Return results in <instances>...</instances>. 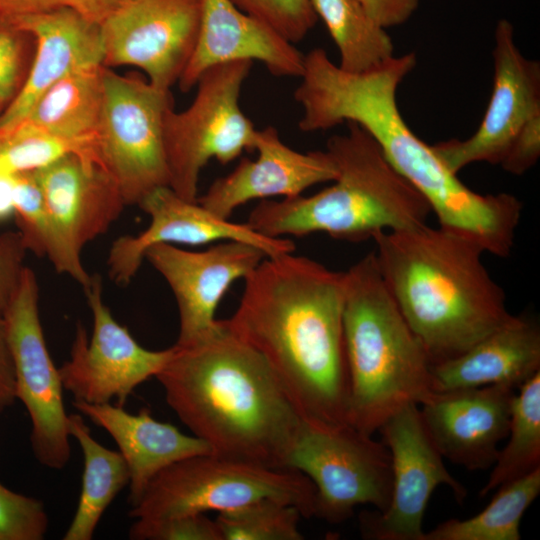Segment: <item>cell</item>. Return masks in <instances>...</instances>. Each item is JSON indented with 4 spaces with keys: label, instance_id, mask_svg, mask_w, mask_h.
I'll use <instances>...</instances> for the list:
<instances>
[{
    "label": "cell",
    "instance_id": "cell-1",
    "mask_svg": "<svg viewBox=\"0 0 540 540\" xmlns=\"http://www.w3.org/2000/svg\"><path fill=\"white\" fill-rule=\"evenodd\" d=\"M413 52L393 56L361 73L341 69L322 48L304 54L294 99L302 108L298 127L323 131L353 122L378 143L388 162L427 201L439 227L477 243L484 252L508 257L523 204L510 193L483 195L467 187L405 122L397 90L414 69Z\"/></svg>",
    "mask_w": 540,
    "mask_h": 540
},
{
    "label": "cell",
    "instance_id": "cell-2",
    "mask_svg": "<svg viewBox=\"0 0 540 540\" xmlns=\"http://www.w3.org/2000/svg\"><path fill=\"white\" fill-rule=\"evenodd\" d=\"M244 280L229 329L265 359L304 420L349 424L344 271L289 252L265 257Z\"/></svg>",
    "mask_w": 540,
    "mask_h": 540
},
{
    "label": "cell",
    "instance_id": "cell-3",
    "mask_svg": "<svg viewBox=\"0 0 540 540\" xmlns=\"http://www.w3.org/2000/svg\"><path fill=\"white\" fill-rule=\"evenodd\" d=\"M155 378L170 408L213 454L287 469L303 418L269 364L225 320L174 344Z\"/></svg>",
    "mask_w": 540,
    "mask_h": 540
},
{
    "label": "cell",
    "instance_id": "cell-4",
    "mask_svg": "<svg viewBox=\"0 0 540 540\" xmlns=\"http://www.w3.org/2000/svg\"><path fill=\"white\" fill-rule=\"evenodd\" d=\"M373 240L382 279L432 365L462 354L511 317L477 243L427 224Z\"/></svg>",
    "mask_w": 540,
    "mask_h": 540
},
{
    "label": "cell",
    "instance_id": "cell-5",
    "mask_svg": "<svg viewBox=\"0 0 540 540\" xmlns=\"http://www.w3.org/2000/svg\"><path fill=\"white\" fill-rule=\"evenodd\" d=\"M345 124L347 132L326 143L338 172L333 183L310 196L261 200L246 222L253 230L272 238L321 232L362 242L381 232L427 224L431 209L423 196L392 167L365 129Z\"/></svg>",
    "mask_w": 540,
    "mask_h": 540
},
{
    "label": "cell",
    "instance_id": "cell-6",
    "mask_svg": "<svg viewBox=\"0 0 540 540\" xmlns=\"http://www.w3.org/2000/svg\"><path fill=\"white\" fill-rule=\"evenodd\" d=\"M343 327L349 425L373 435L433 392L432 363L389 293L374 251L344 271Z\"/></svg>",
    "mask_w": 540,
    "mask_h": 540
},
{
    "label": "cell",
    "instance_id": "cell-7",
    "mask_svg": "<svg viewBox=\"0 0 540 540\" xmlns=\"http://www.w3.org/2000/svg\"><path fill=\"white\" fill-rule=\"evenodd\" d=\"M315 494L312 482L298 471L205 453L161 471L128 514L134 519H155L221 513L257 500L275 499L296 506L308 518L314 516Z\"/></svg>",
    "mask_w": 540,
    "mask_h": 540
},
{
    "label": "cell",
    "instance_id": "cell-8",
    "mask_svg": "<svg viewBox=\"0 0 540 540\" xmlns=\"http://www.w3.org/2000/svg\"><path fill=\"white\" fill-rule=\"evenodd\" d=\"M253 62L218 64L196 83L190 105L171 108L164 121V148L169 187L197 201L200 173L211 159L226 165L243 151L254 150L257 130L240 106V95Z\"/></svg>",
    "mask_w": 540,
    "mask_h": 540
},
{
    "label": "cell",
    "instance_id": "cell-9",
    "mask_svg": "<svg viewBox=\"0 0 540 540\" xmlns=\"http://www.w3.org/2000/svg\"><path fill=\"white\" fill-rule=\"evenodd\" d=\"M102 80L98 159L126 206H138L155 189L169 186L164 121L173 97L136 73L123 75L103 66Z\"/></svg>",
    "mask_w": 540,
    "mask_h": 540
},
{
    "label": "cell",
    "instance_id": "cell-10",
    "mask_svg": "<svg viewBox=\"0 0 540 540\" xmlns=\"http://www.w3.org/2000/svg\"><path fill=\"white\" fill-rule=\"evenodd\" d=\"M287 469L304 474L315 487L314 516L341 523L363 504L383 511L390 502V454L382 441L353 426H329L303 419Z\"/></svg>",
    "mask_w": 540,
    "mask_h": 540
},
{
    "label": "cell",
    "instance_id": "cell-11",
    "mask_svg": "<svg viewBox=\"0 0 540 540\" xmlns=\"http://www.w3.org/2000/svg\"><path fill=\"white\" fill-rule=\"evenodd\" d=\"M11 349L16 399L31 421L30 442L44 467L63 469L71 457L63 386L43 333L36 274L24 267L18 287L3 312Z\"/></svg>",
    "mask_w": 540,
    "mask_h": 540
},
{
    "label": "cell",
    "instance_id": "cell-12",
    "mask_svg": "<svg viewBox=\"0 0 540 540\" xmlns=\"http://www.w3.org/2000/svg\"><path fill=\"white\" fill-rule=\"evenodd\" d=\"M378 431L391 459V497L383 511L359 515L361 536L367 540H423L424 514L434 490L446 485L459 502L466 490L446 469L417 404L395 412Z\"/></svg>",
    "mask_w": 540,
    "mask_h": 540
},
{
    "label": "cell",
    "instance_id": "cell-13",
    "mask_svg": "<svg viewBox=\"0 0 540 540\" xmlns=\"http://www.w3.org/2000/svg\"><path fill=\"white\" fill-rule=\"evenodd\" d=\"M85 294L93 331L89 340L85 327L77 324L69 360L58 368L63 389L74 401L105 404L115 399V405L124 407L136 387L160 372L173 346L159 351L142 347L105 305L99 275L92 276Z\"/></svg>",
    "mask_w": 540,
    "mask_h": 540
},
{
    "label": "cell",
    "instance_id": "cell-14",
    "mask_svg": "<svg viewBox=\"0 0 540 540\" xmlns=\"http://www.w3.org/2000/svg\"><path fill=\"white\" fill-rule=\"evenodd\" d=\"M201 0H124L100 24L103 66H132L163 90L178 83L194 51Z\"/></svg>",
    "mask_w": 540,
    "mask_h": 540
},
{
    "label": "cell",
    "instance_id": "cell-15",
    "mask_svg": "<svg viewBox=\"0 0 540 540\" xmlns=\"http://www.w3.org/2000/svg\"><path fill=\"white\" fill-rule=\"evenodd\" d=\"M492 57V93L478 129L465 140L431 145L454 174L476 162L500 165L521 133L540 120V63L520 52L507 19L496 24Z\"/></svg>",
    "mask_w": 540,
    "mask_h": 540
},
{
    "label": "cell",
    "instance_id": "cell-16",
    "mask_svg": "<svg viewBox=\"0 0 540 540\" xmlns=\"http://www.w3.org/2000/svg\"><path fill=\"white\" fill-rule=\"evenodd\" d=\"M260 248L225 241L202 251L158 243L144 258L161 274L172 290L179 314L176 345H185L213 331L218 304L238 279H245L265 258Z\"/></svg>",
    "mask_w": 540,
    "mask_h": 540
},
{
    "label": "cell",
    "instance_id": "cell-17",
    "mask_svg": "<svg viewBox=\"0 0 540 540\" xmlns=\"http://www.w3.org/2000/svg\"><path fill=\"white\" fill-rule=\"evenodd\" d=\"M138 206L149 215V226L136 236L119 237L108 253L110 278L122 286L129 284L138 272L146 249L158 243L195 246L240 241L260 248L268 257L295 251L292 240L267 237L246 222L221 218L197 201L180 197L169 186L155 189Z\"/></svg>",
    "mask_w": 540,
    "mask_h": 540
},
{
    "label": "cell",
    "instance_id": "cell-18",
    "mask_svg": "<svg viewBox=\"0 0 540 540\" xmlns=\"http://www.w3.org/2000/svg\"><path fill=\"white\" fill-rule=\"evenodd\" d=\"M516 389L505 384L433 391L420 405L424 426L442 457L469 470L492 467L508 435Z\"/></svg>",
    "mask_w": 540,
    "mask_h": 540
},
{
    "label": "cell",
    "instance_id": "cell-19",
    "mask_svg": "<svg viewBox=\"0 0 540 540\" xmlns=\"http://www.w3.org/2000/svg\"><path fill=\"white\" fill-rule=\"evenodd\" d=\"M255 160L243 157L226 176L213 181L197 202L229 219L234 210L255 199L302 195L319 183L333 181L337 167L324 150L299 152L285 144L276 128L257 130Z\"/></svg>",
    "mask_w": 540,
    "mask_h": 540
},
{
    "label": "cell",
    "instance_id": "cell-20",
    "mask_svg": "<svg viewBox=\"0 0 540 540\" xmlns=\"http://www.w3.org/2000/svg\"><path fill=\"white\" fill-rule=\"evenodd\" d=\"M34 172L56 231L76 257L106 233L126 207L108 172L77 153L64 154Z\"/></svg>",
    "mask_w": 540,
    "mask_h": 540
},
{
    "label": "cell",
    "instance_id": "cell-21",
    "mask_svg": "<svg viewBox=\"0 0 540 540\" xmlns=\"http://www.w3.org/2000/svg\"><path fill=\"white\" fill-rule=\"evenodd\" d=\"M241 60L259 61L276 77L300 78L304 66V54L293 43L230 0H201L198 37L180 90H191L212 66Z\"/></svg>",
    "mask_w": 540,
    "mask_h": 540
},
{
    "label": "cell",
    "instance_id": "cell-22",
    "mask_svg": "<svg viewBox=\"0 0 540 540\" xmlns=\"http://www.w3.org/2000/svg\"><path fill=\"white\" fill-rule=\"evenodd\" d=\"M14 27L31 35L35 52L18 93L0 113V125L23 119L37 99L68 74L103 65L100 24L72 9L35 15Z\"/></svg>",
    "mask_w": 540,
    "mask_h": 540
},
{
    "label": "cell",
    "instance_id": "cell-23",
    "mask_svg": "<svg viewBox=\"0 0 540 540\" xmlns=\"http://www.w3.org/2000/svg\"><path fill=\"white\" fill-rule=\"evenodd\" d=\"M72 404L117 444L130 473L128 502L131 507L138 503L148 484L161 471L180 460L212 453L205 441L154 419L148 408L131 414L111 403L73 401Z\"/></svg>",
    "mask_w": 540,
    "mask_h": 540
},
{
    "label": "cell",
    "instance_id": "cell-24",
    "mask_svg": "<svg viewBox=\"0 0 540 540\" xmlns=\"http://www.w3.org/2000/svg\"><path fill=\"white\" fill-rule=\"evenodd\" d=\"M540 371V329L511 317L462 354L432 365L435 392L505 384L518 389Z\"/></svg>",
    "mask_w": 540,
    "mask_h": 540
},
{
    "label": "cell",
    "instance_id": "cell-25",
    "mask_svg": "<svg viewBox=\"0 0 540 540\" xmlns=\"http://www.w3.org/2000/svg\"><path fill=\"white\" fill-rule=\"evenodd\" d=\"M103 65L74 71L49 87L23 119L62 140L93 149L103 101ZM98 156V155H97Z\"/></svg>",
    "mask_w": 540,
    "mask_h": 540
},
{
    "label": "cell",
    "instance_id": "cell-26",
    "mask_svg": "<svg viewBox=\"0 0 540 540\" xmlns=\"http://www.w3.org/2000/svg\"><path fill=\"white\" fill-rule=\"evenodd\" d=\"M68 431L83 454L82 485L78 505L63 540H91L116 496L127 486L130 473L119 451L100 444L81 414H68Z\"/></svg>",
    "mask_w": 540,
    "mask_h": 540
},
{
    "label": "cell",
    "instance_id": "cell-27",
    "mask_svg": "<svg viewBox=\"0 0 540 540\" xmlns=\"http://www.w3.org/2000/svg\"><path fill=\"white\" fill-rule=\"evenodd\" d=\"M338 48V66L351 73L377 68L394 56L386 29L375 23L358 0H310Z\"/></svg>",
    "mask_w": 540,
    "mask_h": 540
},
{
    "label": "cell",
    "instance_id": "cell-28",
    "mask_svg": "<svg viewBox=\"0 0 540 540\" xmlns=\"http://www.w3.org/2000/svg\"><path fill=\"white\" fill-rule=\"evenodd\" d=\"M539 492L540 468L498 487L475 516L446 520L425 532L423 540H520L521 519Z\"/></svg>",
    "mask_w": 540,
    "mask_h": 540
},
{
    "label": "cell",
    "instance_id": "cell-29",
    "mask_svg": "<svg viewBox=\"0 0 540 540\" xmlns=\"http://www.w3.org/2000/svg\"><path fill=\"white\" fill-rule=\"evenodd\" d=\"M13 215L27 251L47 257L58 273L70 276L84 290L89 287L92 276L58 235L34 170L13 175Z\"/></svg>",
    "mask_w": 540,
    "mask_h": 540
},
{
    "label": "cell",
    "instance_id": "cell-30",
    "mask_svg": "<svg viewBox=\"0 0 540 540\" xmlns=\"http://www.w3.org/2000/svg\"><path fill=\"white\" fill-rule=\"evenodd\" d=\"M515 392L510 412L509 439L499 450L480 497L540 468V371Z\"/></svg>",
    "mask_w": 540,
    "mask_h": 540
},
{
    "label": "cell",
    "instance_id": "cell-31",
    "mask_svg": "<svg viewBox=\"0 0 540 540\" xmlns=\"http://www.w3.org/2000/svg\"><path fill=\"white\" fill-rule=\"evenodd\" d=\"M97 162L96 152L43 131L27 119L0 125V173L37 170L67 153Z\"/></svg>",
    "mask_w": 540,
    "mask_h": 540
},
{
    "label": "cell",
    "instance_id": "cell-32",
    "mask_svg": "<svg viewBox=\"0 0 540 540\" xmlns=\"http://www.w3.org/2000/svg\"><path fill=\"white\" fill-rule=\"evenodd\" d=\"M302 516L290 503L261 499L218 513L215 521L222 540H301Z\"/></svg>",
    "mask_w": 540,
    "mask_h": 540
},
{
    "label": "cell",
    "instance_id": "cell-33",
    "mask_svg": "<svg viewBox=\"0 0 540 540\" xmlns=\"http://www.w3.org/2000/svg\"><path fill=\"white\" fill-rule=\"evenodd\" d=\"M230 1L293 44L303 40L318 20L310 0Z\"/></svg>",
    "mask_w": 540,
    "mask_h": 540
},
{
    "label": "cell",
    "instance_id": "cell-34",
    "mask_svg": "<svg viewBox=\"0 0 540 540\" xmlns=\"http://www.w3.org/2000/svg\"><path fill=\"white\" fill-rule=\"evenodd\" d=\"M49 518L44 503L0 482V540H43Z\"/></svg>",
    "mask_w": 540,
    "mask_h": 540
},
{
    "label": "cell",
    "instance_id": "cell-35",
    "mask_svg": "<svg viewBox=\"0 0 540 540\" xmlns=\"http://www.w3.org/2000/svg\"><path fill=\"white\" fill-rule=\"evenodd\" d=\"M128 536L132 540H222L216 521L203 513L138 518L130 526Z\"/></svg>",
    "mask_w": 540,
    "mask_h": 540
},
{
    "label": "cell",
    "instance_id": "cell-36",
    "mask_svg": "<svg viewBox=\"0 0 540 540\" xmlns=\"http://www.w3.org/2000/svg\"><path fill=\"white\" fill-rule=\"evenodd\" d=\"M124 0H0V23L15 26L23 19L68 8L101 24Z\"/></svg>",
    "mask_w": 540,
    "mask_h": 540
},
{
    "label": "cell",
    "instance_id": "cell-37",
    "mask_svg": "<svg viewBox=\"0 0 540 540\" xmlns=\"http://www.w3.org/2000/svg\"><path fill=\"white\" fill-rule=\"evenodd\" d=\"M30 34L14 26L0 23V104H9L18 93L22 82L26 44ZM6 105V106H7Z\"/></svg>",
    "mask_w": 540,
    "mask_h": 540
},
{
    "label": "cell",
    "instance_id": "cell-38",
    "mask_svg": "<svg viewBox=\"0 0 540 540\" xmlns=\"http://www.w3.org/2000/svg\"><path fill=\"white\" fill-rule=\"evenodd\" d=\"M27 252L18 231L6 232L0 236V313L3 315L14 295Z\"/></svg>",
    "mask_w": 540,
    "mask_h": 540
},
{
    "label": "cell",
    "instance_id": "cell-39",
    "mask_svg": "<svg viewBox=\"0 0 540 540\" xmlns=\"http://www.w3.org/2000/svg\"><path fill=\"white\" fill-rule=\"evenodd\" d=\"M369 17L384 29L407 22L420 0H358Z\"/></svg>",
    "mask_w": 540,
    "mask_h": 540
},
{
    "label": "cell",
    "instance_id": "cell-40",
    "mask_svg": "<svg viewBox=\"0 0 540 540\" xmlns=\"http://www.w3.org/2000/svg\"><path fill=\"white\" fill-rule=\"evenodd\" d=\"M16 400L14 365L8 340L7 326L0 313V414Z\"/></svg>",
    "mask_w": 540,
    "mask_h": 540
},
{
    "label": "cell",
    "instance_id": "cell-41",
    "mask_svg": "<svg viewBox=\"0 0 540 540\" xmlns=\"http://www.w3.org/2000/svg\"><path fill=\"white\" fill-rule=\"evenodd\" d=\"M13 175L0 173V220L13 214Z\"/></svg>",
    "mask_w": 540,
    "mask_h": 540
},
{
    "label": "cell",
    "instance_id": "cell-42",
    "mask_svg": "<svg viewBox=\"0 0 540 540\" xmlns=\"http://www.w3.org/2000/svg\"><path fill=\"white\" fill-rule=\"evenodd\" d=\"M1 107H3V106L0 104V110L2 109Z\"/></svg>",
    "mask_w": 540,
    "mask_h": 540
}]
</instances>
